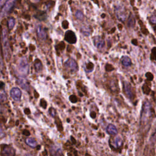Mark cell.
Instances as JSON below:
<instances>
[{"mask_svg": "<svg viewBox=\"0 0 156 156\" xmlns=\"http://www.w3.org/2000/svg\"><path fill=\"white\" fill-rule=\"evenodd\" d=\"M64 66L68 70L72 72L76 71L78 70V66L76 62L72 59L67 60L64 64Z\"/></svg>", "mask_w": 156, "mask_h": 156, "instance_id": "obj_5", "label": "cell"}, {"mask_svg": "<svg viewBox=\"0 0 156 156\" xmlns=\"http://www.w3.org/2000/svg\"><path fill=\"white\" fill-rule=\"evenodd\" d=\"M150 22L152 24H156V16L153 15L150 18Z\"/></svg>", "mask_w": 156, "mask_h": 156, "instance_id": "obj_22", "label": "cell"}, {"mask_svg": "<svg viewBox=\"0 0 156 156\" xmlns=\"http://www.w3.org/2000/svg\"><path fill=\"white\" fill-rule=\"evenodd\" d=\"M31 1L33 2H34V3H38L40 1V0H31Z\"/></svg>", "mask_w": 156, "mask_h": 156, "instance_id": "obj_25", "label": "cell"}, {"mask_svg": "<svg viewBox=\"0 0 156 156\" xmlns=\"http://www.w3.org/2000/svg\"><path fill=\"white\" fill-rule=\"evenodd\" d=\"M113 143L115 147L119 148L122 145V143H123V140H122V139L120 136H117L115 138Z\"/></svg>", "mask_w": 156, "mask_h": 156, "instance_id": "obj_16", "label": "cell"}, {"mask_svg": "<svg viewBox=\"0 0 156 156\" xmlns=\"http://www.w3.org/2000/svg\"><path fill=\"white\" fill-rule=\"evenodd\" d=\"M10 96L13 100L18 101L22 97V91L18 87H13L10 90Z\"/></svg>", "mask_w": 156, "mask_h": 156, "instance_id": "obj_7", "label": "cell"}, {"mask_svg": "<svg viewBox=\"0 0 156 156\" xmlns=\"http://www.w3.org/2000/svg\"><path fill=\"white\" fill-rule=\"evenodd\" d=\"M152 114V108L150 102L148 101H145V103L142 107V111L141 113V123L145 124L150 119Z\"/></svg>", "mask_w": 156, "mask_h": 156, "instance_id": "obj_1", "label": "cell"}, {"mask_svg": "<svg viewBox=\"0 0 156 156\" xmlns=\"http://www.w3.org/2000/svg\"><path fill=\"white\" fill-rule=\"evenodd\" d=\"M17 83L18 84L21 86L23 89L26 90H29V84L28 83V81L26 79H24L23 77H20L18 80H17Z\"/></svg>", "mask_w": 156, "mask_h": 156, "instance_id": "obj_11", "label": "cell"}, {"mask_svg": "<svg viewBox=\"0 0 156 156\" xmlns=\"http://www.w3.org/2000/svg\"><path fill=\"white\" fill-rule=\"evenodd\" d=\"M121 63L126 67L129 66L132 64L131 59L127 56H123V57L121 58Z\"/></svg>", "mask_w": 156, "mask_h": 156, "instance_id": "obj_14", "label": "cell"}, {"mask_svg": "<svg viewBox=\"0 0 156 156\" xmlns=\"http://www.w3.org/2000/svg\"><path fill=\"white\" fill-rule=\"evenodd\" d=\"M65 39L67 42H69L71 44H74L77 41L75 33L72 31H67L66 32L65 35Z\"/></svg>", "mask_w": 156, "mask_h": 156, "instance_id": "obj_6", "label": "cell"}, {"mask_svg": "<svg viewBox=\"0 0 156 156\" xmlns=\"http://www.w3.org/2000/svg\"><path fill=\"white\" fill-rule=\"evenodd\" d=\"M75 16L78 20H82L84 18L83 13L81 11H80V10H77L76 11V12L75 13Z\"/></svg>", "mask_w": 156, "mask_h": 156, "instance_id": "obj_19", "label": "cell"}, {"mask_svg": "<svg viewBox=\"0 0 156 156\" xmlns=\"http://www.w3.org/2000/svg\"><path fill=\"white\" fill-rule=\"evenodd\" d=\"M15 4V0H8L3 7L1 11V17L8 15L12 12L13 8H14Z\"/></svg>", "mask_w": 156, "mask_h": 156, "instance_id": "obj_4", "label": "cell"}, {"mask_svg": "<svg viewBox=\"0 0 156 156\" xmlns=\"http://www.w3.org/2000/svg\"><path fill=\"white\" fill-rule=\"evenodd\" d=\"M6 98H7V96H6V93L2 92L1 93V101H6Z\"/></svg>", "mask_w": 156, "mask_h": 156, "instance_id": "obj_23", "label": "cell"}, {"mask_svg": "<svg viewBox=\"0 0 156 156\" xmlns=\"http://www.w3.org/2000/svg\"><path fill=\"white\" fill-rule=\"evenodd\" d=\"M123 85H124V90L126 94V96L129 99H132L133 94L132 92V88H131V84L125 81V82H124Z\"/></svg>", "mask_w": 156, "mask_h": 156, "instance_id": "obj_10", "label": "cell"}, {"mask_svg": "<svg viewBox=\"0 0 156 156\" xmlns=\"http://www.w3.org/2000/svg\"><path fill=\"white\" fill-rule=\"evenodd\" d=\"M29 65L26 57H22L20 60L18 65V72L22 76H27L29 73Z\"/></svg>", "mask_w": 156, "mask_h": 156, "instance_id": "obj_2", "label": "cell"}, {"mask_svg": "<svg viewBox=\"0 0 156 156\" xmlns=\"http://www.w3.org/2000/svg\"><path fill=\"white\" fill-rule=\"evenodd\" d=\"M128 26L131 27V28H133V27L135 26V19L132 16H131V18L129 19Z\"/></svg>", "mask_w": 156, "mask_h": 156, "instance_id": "obj_20", "label": "cell"}, {"mask_svg": "<svg viewBox=\"0 0 156 156\" xmlns=\"http://www.w3.org/2000/svg\"><path fill=\"white\" fill-rule=\"evenodd\" d=\"M25 156H33L32 154H26Z\"/></svg>", "mask_w": 156, "mask_h": 156, "instance_id": "obj_26", "label": "cell"}, {"mask_svg": "<svg viewBox=\"0 0 156 156\" xmlns=\"http://www.w3.org/2000/svg\"><path fill=\"white\" fill-rule=\"evenodd\" d=\"M132 43H135V45H137V40H132Z\"/></svg>", "mask_w": 156, "mask_h": 156, "instance_id": "obj_24", "label": "cell"}, {"mask_svg": "<svg viewBox=\"0 0 156 156\" xmlns=\"http://www.w3.org/2000/svg\"><path fill=\"white\" fill-rule=\"evenodd\" d=\"M15 150L10 146H5L1 151L2 156H15Z\"/></svg>", "mask_w": 156, "mask_h": 156, "instance_id": "obj_8", "label": "cell"}, {"mask_svg": "<svg viewBox=\"0 0 156 156\" xmlns=\"http://www.w3.org/2000/svg\"><path fill=\"white\" fill-rule=\"evenodd\" d=\"M107 132L110 135H115L117 134L118 131H117V127H115L113 125L110 124V125H108V126L107 127Z\"/></svg>", "mask_w": 156, "mask_h": 156, "instance_id": "obj_13", "label": "cell"}, {"mask_svg": "<svg viewBox=\"0 0 156 156\" xmlns=\"http://www.w3.org/2000/svg\"><path fill=\"white\" fill-rule=\"evenodd\" d=\"M35 69L37 71H40L42 70V64L40 60H37L34 64Z\"/></svg>", "mask_w": 156, "mask_h": 156, "instance_id": "obj_18", "label": "cell"}, {"mask_svg": "<svg viewBox=\"0 0 156 156\" xmlns=\"http://www.w3.org/2000/svg\"><path fill=\"white\" fill-rule=\"evenodd\" d=\"M37 36L38 37L42 40H45L46 38L47 35H46V32L45 30L42 28L41 26H38L37 29Z\"/></svg>", "mask_w": 156, "mask_h": 156, "instance_id": "obj_12", "label": "cell"}, {"mask_svg": "<svg viewBox=\"0 0 156 156\" xmlns=\"http://www.w3.org/2000/svg\"><path fill=\"white\" fill-rule=\"evenodd\" d=\"M93 42L94 45L99 50L103 49L105 45L104 40L100 36H96L93 38Z\"/></svg>", "mask_w": 156, "mask_h": 156, "instance_id": "obj_9", "label": "cell"}, {"mask_svg": "<svg viewBox=\"0 0 156 156\" xmlns=\"http://www.w3.org/2000/svg\"><path fill=\"white\" fill-rule=\"evenodd\" d=\"M15 20L14 18L11 17L8 20V28L10 30L13 28V27H14L15 26Z\"/></svg>", "mask_w": 156, "mask_h": 156, "instance_id": "obj_17", "label": "cell"}, {"mask_svg": "<svg viewBox=\"0 0 156 156\" xmlns=\"http://www.w3.org/2000/svg\"><path fill=\"white\" fill-rule=\"evenodd\" d=\"M154 30H155V31L156 32V27H155V28H154Z\"/></svg>", "mask_w": 156, "mask_h": 156, "instance_id": "obj_27", "label": "cell"}, {"mask_svg": "<svg viewBox=\"0 0 156 156\" xmlns=\"http://www.w3.org/2000/svg\"><path fill=\"white\" fill-rule=\"evenodd\" d=\"M151 59L154 60H156V47H154V48H153L152 50Z\"/></svg>", "mask_w": 156, "mask_h": 156, "instance_id": "obj_21", "label": "cell"}, {"mask_svg": "<svg viewBox=\"0 0 156 156\" xmlns=\"http://www.w3.org/2000/svg\"><path fill=\"white\" fill-rule=\"evenodd\" d=\"M26 143L27 145L31 148H35L37 145V141H36V140L32 139V138L27 139L26 140Z\"/></svg>", "mask_w": 156, "mask_h": 156, "instance_id": "obj_15", "label": "cell"}, {"mask_svg": "<svg viewBox=\"0 0 156 156\" xmlns=\"http://www.w3.org/2000/svg\"><path fill=\"white\" fill-rule=\"evenodd\" d=\"M2 42H3V48L4 53V57L6 58L8 57V55L10 52V45L9 40L8 38V32L6 30H3V34H2Z\"/></svg>", "mask_w": 156, "mask_h": 156, "instance_id": "obj_3", "label": "cell"}]
</instances>
